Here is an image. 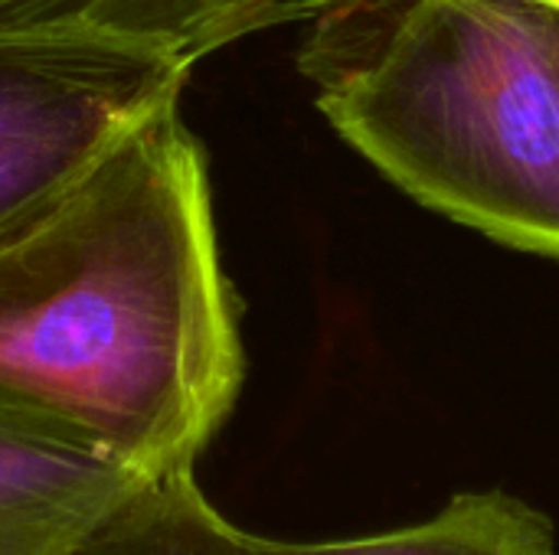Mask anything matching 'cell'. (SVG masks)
Returning a JSON list of instances; mask_svg holds the SVG:
<instances>
[{"label": "cell", "instance_id": "8", "mask_svg": "<svg viewBox=\"0 0 559 555\" xmlns=\"http://www.w3.org/2000/svg\"><path fill=\"white\" fill-rule=\"evenodd\" d=\"M544 3H550V7H557L559 10V0H544Z\"/></svg>", "mask_w": 559, "mask_h": 555}, {"label": "cell", "instance_id": "4", "mask_svg": "<svg viewBox=\"0 0 559 555\" xmlns=\"http://www.w3.org/2000/svg\"><path fill=\"white\" fill-rule=\"evenodd\" d=\"M147 484L134 468L0 409V555H72Z\"/></svg>", "mask_w": 559, "mask_h": 555}, {"label": "cell", "instance_id": "7", "mask_svg": "<svg viewBox=\"0 0 559 555\" xmlns=\"http://www.w3.org/2000/svg\"><path fill=\"white\" fill-rule=\"evenodd\" d=\"M72 555H265L262 536L226 520L197 471L147 484Z\"/></svg>", "mask_w": 559, "mask_h": 555}, {"label": "cell", "instance_id": "3", "mask_svg": "<svg viewBox=\"0 0 559 555\" xmlns=\"http://www.w3.org/2000/svg\"><path fill=\"white\" fill-rule=\"evenodd\" d=\"M197 62L124 39L0 36V245L46 219Z\"/></svg>", "mask_w": 559, "mask_h": 555}, {"label": "cell", "instance_id": "2", "mask_svg": "<svg viewBox=\"0 0 559 555\" xmlns=\"http://www.w3.org/2000/svg\"><path fill=\"white\" fill-rule=\"evenodd\" d=\"M301 72L331 128L423 206L559 258V10L334 0Z\"/></svg>", "mask_w": 559, "mask_h": 555}, {"label": "cell", "instance_id": "5", "mask_svg": "<svg viewBox=\"0 0 559 555\" xmlns=\"http://www.w3.org/2000/svg\"><path fill=\"white\" fill-rule=\"evenodd\" d=\"M334 0H0V36H98L170 49L190 62Z\"/></svg>", "mask_w": 559, "mask_h": 555}, {"label": "cell", "instance_id": "6", "mask_svg": "<svg viewBox=\"0 0 559 555\" xmlns=\"http://www.w3.org/2000/svg\"><path fill=\"white\" fill-rule=\"evenodd\" d=\"M265 555H559L554 520L508 491H462L419 523L341 536L269 540Z\"/></svg>", "mask_w": 559, "mask_h": 555}, {"label": "cell", "instance_id": "1", "mask_svg": "<svg viewBox=\"0 0 559 555\" xmlns=\"http://www.w3.org/2000/svg\"><path fill=\"white\" fill-rule=\"evenodd\" d=\"M242 379L206 157L174 101L0 245V409L164 481L197 471Z\"/></svg>", "mask_w": 559, "mask_h": 555}]
</instances>
